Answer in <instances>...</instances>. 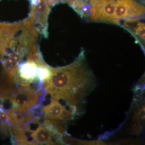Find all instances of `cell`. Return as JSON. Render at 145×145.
<instances>
[{"label":"cell","mask_w":145,"mask_h":145,"mask_svg":"<svg viewBox=\"0 0 145 145\" xmlns=\"http://www.w3.org/2000/svg\"><path fill=\"white\" fill-rule=\"evenodd\" d=\"M77 104L63 99L51 98L49 104L41 110L44 119L62 121L72 119L78 111Z\"/></svg>","instance_id":"cell-4"},{"label":"cell","mask_w":145,"mask_h":145,"mask_svg":"<svg viewBox=\"0 0 145 145\" xmlns=\"http://www.w3.org/2000/svg\"><path fill=\"white\" fill-rule=\"evenodd\" d=\"M10 135L13 144L38 145L25 126H10Z\"/></svg>","instance_id":"cell-9"},{"label":"cell","mask_w":145,"mask_h":145,"mask_svg":"<svg viewBox=\"0 0 145 145\" xmlns=\"http://www.w3.org/2000/svg\"><path fill=\"white\" fill-rule=\"evenodd\" d=\"M30 123L34 125V129H26L31 137L39 144H63V136L66 135L64 128L58 121L44 119L42 123L40 117H36Z\"/></svg>","instance_id":"cell-3"},{"label":"cell","mask_w":145,"mask_h":145,"mask_svg":"<svg viewBox=\"0 0 145 145\" xmlns=\"http://www.w3.org/2000/svg\"><path fill=\"white\" fill-rule=\"evenodd\" d=\"M145 7L137 0L116 1L114 19L116 20L141 19L144 17Z\"/></svg>","instance_id":"cell-6"},{"label":"cell","mask_w":145,"mask_h":145,"mask_svg":"<svg viewBox=\"0 0 145 145\" xmlns=\"http://www.w3.org/2000/svg\"><path fill=\"white\" fill-rule=\"evenodd\" d=\"M59 1H69V0H59Z\"/></svg>","instance_id":"cell-15"},{"label":"cell","mask_w":145,"mask_h":145,"mask_svg":"<svg viewBox=\"0 0 145 145\" xmlns=\"http://www.w3.org/2000/svg\"><path fill=\"white\" fill-rule=\"evenodd\" d=\"M139 19L125 20L123 27L135 37L143 49H145V24Z\"/></svg>","instance_id":"cell-10"},{"label":"cell","mask_w":145,"mask_h":145,"mask_svg":"<svg viewBox=\"0 0 145 145\" xmlns=\"http://www.w3.org/2000/svg\"><path fill=\"white\" fill-rule=\"evenodd\" d=\"M10 126H24L34 120L37 115L33 112L13 111L4 110Z\"/></svg>","instance_id":"cell-8"},{"label":"cell","mask_w":145,"mask_h":145,"mask_svg":"<svg viewBox=\"0 0 145 145\" xmlns=\"http://www.w3.org/2000/svg\"><path fill=\"white\" fill-rule=\"evenodd\" d=\"M143 128L140 123V120L135 118H133L131 123L130 133L133 134L138 135L140 134Z\"/></svg>","instance_id":"cell-13"},{"label":"cell","mask_w":145,"mask_h":145,"mask_svg":"<svg viewBox=\"0 0 145 145\" xmlns=\"http://www.w3.org/2000/svg\"><path fill=\"white\" fill-rule=\"evenodd\" d=\"M145 112V106H144L142 108L135 112L133 118H135L140 120H144Z\"/></svg>","instance_id":"cell-14"},{"label":"cell","mask_w":145,"mask_h":145,"mask_svg":"<svg viewBox=\"0 0 145 145\" xmlns=\"http://www.w3.org/2000/svg\"><path fill=\"white\" fill-rule=\"evenodd\" d=\"M42 95V90L30 85L3 89L0 94L1 108L10 111H30L40 104Z\"/></svg>","instance_id":"cell-2"},{"label":"cell","mask_w":145,"mask_h":145,"mask_svg":"<svg viewBox=\"0 0 145 145\" xmlns=\"http://www.w3.org/2000/svg\"><path fill=\"white\" fill-rule=\"evenodd\" d=\"M95 83V77L87 65L83 50L71 64L52 68L50 78L42 85L51 98L77 104L92 90Z\"/></svg>","instance_id":"cell-1"},{"label":"cell","mask_w":145,"mask_h":145,"mask_svg":"<svg viewBox=\"0 0 145 145\" xmlns=\"http://www.w3.org/2000/svg\"><path fill=\"white\" fill-rule=\"evenodd\" d=\"M88 3L90 20L119 24L114 19L115 0H88Z\"/></svg>","instance_id":"cell-5"},{"label":"cell","mask_w":145,"mask_h":145,"mask_svg":"<svg viewBox=\"0 0 145 145\" xmlns=\"http://www.w3.org/2000/svg\"><path fill=\"white\" fill-rule=\"evenodd\" d=\"M52 68L47 66L44 63L38 65L37 78L42 85L50 78L52 74Z\"/></svg>","instance_id":"cell-12"},{"label":"cell","mask_w":145,"mask_h":145,"mask_svg":"<svg viewBox=\"0 0 145 145\" xmlns=\"http://www.w3.org/2000/svg\"><path fill=\"white\" fill-rule=\"evenodd\" d=\"M0 135L5 137L10 135V125L3 109H0Z\"/></svg>","instance_id":"cell-11"},{"label":"cell","mask_w":145,"mask_h":145,"mask_svg":"<svg viewBox=\"0 0 145 145\" xmlns=\"http://www.w3.org/2000/svg\"><path fill=\"white\" fill-rule=\"evenodd\" d=\"M38 68L36 60L32 57H27V61L18 67L16 76L17 84L23 86L30 85L34 82L37 79Z\"/></svg>","instance_id":"cell-7"}]
</instances>
